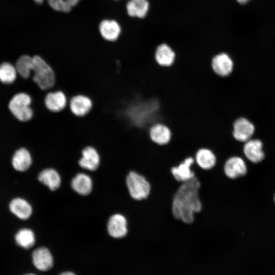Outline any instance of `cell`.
<instances>
[{
	"instance_id": "cell-9",
	"label": "cell",
	"mask_w": 275,
	"mask_h": 275,
	"mask_svg": "<svg viewBox=\"0 0 275 275\" xmlns=\"http://www.w3.org/2000/svg\"><path fill=\"white\" fill-rule=\"evenodd\" d=\"M223 170L228 178L235 179L244 176L247 172V168L242 158L238 156H232L225 161Z\"/></svg>"
},
{
	"instance_id": "cell-13",
	"label": "cell",
	"mask_w": 275,
	"mask_h": 275,
	"mask_svg": "<svg viewBox=\"0 0 275 275\" xmlns=\"http://www.w3.org/2000/svg\"><path fill=\"white\" fill-rule=\"evenodd\" d=\"M81 157L78 161L79 166L91 171L96 170L100 162V155L94 147L86 146L81 151Z\"/></svg>"
},
{
	"instance_id": "cell-8",
	"label": "cell",
	"mask_w": 275,
	"mask_h": 275,
	"mask_svg": "<svg viewBox=\"0 0 275 275\" xmlns=\"http://www.w3.org/2000/svg\"><path fill=\"white\" fill-rule=\"evenodd\" d=\"M195 163L200 169L208 171L214 168L217 162L215 153L206 147L199 148L194 154Z\"/></svg>"
},
{
	"instance_id": "cell-25",
	"label": "cell",
	"mask_w": 275,
	"mask_h": 275,
	"mask_svg": "<svg viewBox=\"0 0 275 275\" xmlns=\"http://www.w3.org/2000/svg\"><path fill=\"white\" fill-rule=\"evenodd\" d=\"M33 58L28 55L21 56L16 63L17 73L23 78H28L32 71Z\"/></svg>"
},
{
	"instance_id": "cell-24",
	"label": "cell",
	"mask_w": 275,
	"mask_h": 275,
	"mask_svg": "<svg viewBox=\"0 0 275 275\" xmlns=\"http://www.w3.org/2000/svg\"><path fill=\"white\" fill-rule=\"evenodd\" d=\"M15 239L16 243L22 248L29 249L35 243V236L32 230L22 229L16 234Z\"/></svg>"
},
{
	"instance_id": "cell-2",
	"label": "cell",
	"mask_w": 275,
	"mask_h": 275,
	"mask_svg": "<svg viewBox=\"0 0 275 275\" xmlns=\"http://www.w3.org/2000/svg\"><path fill=\"white\" fill-rule=\"evenodd\" d=\"M125 181L129 195L133 200L142 201L149 197L152 186L144 175L130 171L126 176Z\"/></svg>"
},
{
	"instance_id": "cell-21",
	"label": "cell",
	"mask_w": 275,
	"mask_h": 275,
	"mask_svg": "<svg viewBox=\"0 0 275 275\" xmlns=\"http://www.w3.org/2000/svg\"><path fill=\"white\" fill-rule=\"evenodd\" d=\"M40 182L48 186L50 190H57L61 185V179L56 170L52 168H47L42 170L38 175Z\"/></svg>"
},
{
	"instance_id": "cell-30",
	"label": "cell",
	"mask_w": 275,
	"mask_h": 275,
	"mask_svg": "<svg viewBox=\"0 0 275 275\" xmlns=\"http://www.w3.org/2000/svg\"><path fill=\"white\" fill-rule=\"evenodd\" d=\"M34 1H35V2H36L38 4H41L44 1V0H34Z\"/></svg>"
},
{
	"instance_id": "cell-7",
	"label": "cell",
	"mask_w": 275,
	"mask_h": 275,
	"mask_svg": "<svg viewBox=\"0 0 275 275\" xmlns=\"http://www.w3.org/2000/svg\"><path fill=\"white\" fill-rule=\"evenodd\" d=\"M211 67L216 75L226 77L232 73L234 64L231 57L226 53L223 52L215 55L212 58Z\"/></svg>"
},
{
	"instance_id": "cell-11",
	"label": "cell",
	"mask_w": 275,
	"mask_h": 275,
	"mask_svg": "<svg viewBox=\"0 0 275 275\" xmlns=\"http://www.w3.org/2000/svg\"><path fill=\"white\" fill-rule=\"evenodd\" d=\"M107 231L115 238H122L128 233L127 221L121 214H115L111 216L107 223Z\"/></svg>"
},
{
	"instance_id": "cell-19",
	"label": "cell",
	"mask_w": 275,
	"mask_h": 275,
	"mask_svg": "<svg viewBox=\"0 0 275 275\" xmlns=\"http://www.w3.org/2000/svg\"><path fill=\"white\" fill-rule=\"evenodd\" d=\"M92 180L90 177L82 173L77 174L71 181V187L79 195L87 196L92 189Z\"/></svg>"
},
{
	"instance_id": "cell-20",
	"label": "cell",
	"mask_w": 275,
	"mask_h": 275,
	"mask_svg": "<svg viewBox=\"0 0 275 275\" xmlns=\"http://www.w3.org/2000/svg\"><path fill=\"white\" fill-rule=\"evenodd\" d=\"M32 159L30 152L24 148H21L14 153L12 164L16 170L23 172L27 170L31 166Z\"/></svg>"
},
{
	"instance_id": "cell-18",
	"label": "cell",
	"mask_w": 275,
	"mask_h": 275,
	"mask_svg": "<svg viewBox=\"0 0 275 275\" xmlns=\"http://www.w3.org/2000/svg\"><path fill=\"white\" fill-rule=\"evenodd\" d=\"M99 28L102 37L109 41L116 40L121 33V27L114 20H102L99 24Z\"/></svg>"
},
{
	"instance_id": "cell-3",
	"label": "cell",
	"mask_w": 275,
	"mask_h": 275,
	"mask_svg": "<svg viewBox=\"0 0 275 275\" xmlns=\"http://www.w3.org/2000/svg\"><path fill=\"white\" fill-rule=\"evenodd\" d=\"M33 58V80L42 90L51 89L55 84L56 78L53 70L50 65L41 57Z\"/></svg>"
},
{
	"instance_id": "cell-14",
	"label": "cell",
	"mask_w": 275,
	"mask_h": 275,
	"mask_svg": "<svg viewBox=\"0 0 275 275\" xmlns=\"http://www.w3.org/2000/svg\"><path fill=\"white\" fill-rule=\"evenodd\" d=\"M44 102L46 108L53 113L63 111L68 102L66 95L60 90L48 93L44 98Z\"/></svg>"
},
{
	"instance_id": "cell-26",
	"label": "cell",
	"mask_w": 275,
	"mask_h": 275,
	"mask_svg": "<svg viewBox=\"0 0 275 275\" xmlns=\"http://www.w3.org/2000/svg\"><path fill=\"white\" fill-rule=\"evenodd\" d=\"M17 70L11 63L5 62L0 65V81L6 84L13 82L16 79Z\"/></svg>"
},
{
	"instance_id": "cell-12",
	"label": "cell",
	"mask_w": 275,
	"mask_h": 275,
	"mask_svg": "<svg viewBox=\"0 0 275 275\" xmlns=\"http://www.w3.org/2000/svg\"><path fill=\"white\" fill-rule=\"evenodd\" d=\"M71 112L75 116L84 117L92 109L93 102L88 96L78 94L73 96L69 102Z\"/></svg>"
},
{
	"instance_id": "cell-1",
	"label": "cell",
	"mask_w": 275,
	"mask_h": 275,
	"mask_svg": "<svg viewBox=\"0 0 275 275\" xmlns=\"http://www.w3.org/2000/svg\"><path fill=\"white\" fill-rule=\"evenodd\" d=\"M201 183L197 176L180 183L174 193L171 205L175 219L190 225L195 222V214L203 209L199 191Z\"/></svg>"
},
{
	"instance_id": "cell-22",
	"label": "cell",
	"mask_w": 275,
	"mask_h": 275,
	"mask_svg": "<svg viewBox=\"0 0 275 275\" xmlns=\"http://www.w3.org/2000/svg\"><path fill=\"white\" fill-rule=\"evenodd\" d=\"M12 213L21 219H27L32 213L31 205L25 200L17 198L12 200L9 205Z\"/></svg>"
},
{
	"instance_id": "cell-15",
	"label": "cell",
	"mask_w": 275,
	"mask_h": 275,
	"mask_svg": "<svg viewBox=\"0 0 275 275\" xmlns=\"http://www.w3.org/2000/svg\"><path fill=\"white\" fill-rule=\"evenodd\" d=\"M33 263L36 268L41 271H47L53 266L52 255L45 247H40L35 250L32 253Z\"/></svg>"
},
{
	"instance_id": "cell-27",
	"label": "cell",
	"mask_w": 275,
	"mask_h": 275,
	"mask_svg": "<svg viewBox=\"0 0 275 275\" xmlns=\"http://www.w3.org/2000/svg\"><path fill=\"white\" fill-rule=\"evenodd\" d=\"M80 0H48V4L53 10L67 13L75 6Z\"/></svg>"
},
{
	"instance_id": "cell-6",
	"label": "cell",
	"mask_w": 275,
	"mask_h": 275,
	"mask_svg": "<svg viewBox=\"0 0 275 275\" xmlns=\"http://www.w3.org/2000/svg\"><path fill=\"white\" fill-rule=\"evenodd\" d=\"M148 134L151 141L158 146H165L171 142L173 132L170 127L162 122H156L148 129Z\"/></svg>"
},
{
	"instance_id": "cell-23",
	"label": "cell",
	"mask_w": 275,
	"mask_h": 275,
	"mask_svg": "<svg viewBox=\"0 0 275 275\" xmlns=\"http://www.w3.org/2000/svg\"><path fill=\"white\" fill-rule=\"evenodd\" d=\"M149 8V4L147 0H129L126 4L127 13L131 17L144 18Z\"/></svg>"
},
{
	"instance_id": "cell-5",
	"label": "cell",
	"mask_w": 275,
	"mask_h": 275,
	"mask_svg": "<svg viewBox=\"0 0 275 275\" xmlns=\"http://www.w3.org/2000/svg\"><path fill=\"white\" fill-rule=\"evenodd\" d=\"M195 164L194 157L188 156L178 164L171 167V173L175 180L179 183L187 181L196 176V172L193 167Z\"/></svg>"
},
{
	"instance_id": "cell-28",
	"label": "cell",
	"mask_w": 275,
	"mask_h": 275,
	"mask_svg": "<svg viewBox=\"0 0 275 275\" xmlns=\"http://www.w3.org/2000/svg\"><path fill=\"white\" fill-rule=\"evenodd\" d=\"M239 3L241 4H244L248 3L250 0H236Z\"/></svg>"
},
{
	"instance_id": "cell-29",
	"label": "cell",
	"mask_w": 275,
	"mask_h": 275,
	"mask_svg": "<svg viewBox=\"0 0 275 275\" xmlns=\"http://www.w3.org/2000/svg\"><path fill=\"white\" fill-rule=\"evenodd\" d=\"M62 274L63 275H64V274H74V273L72 272H63L62 273Z\"/></svg>"
},
{
	"instance_id": "cell-4",
	"label": "cell",
	"mask_w": 275,
	"mask_h": 275,
	"mask_svg": "<svg viewBox=\"0 0 275 275\" xmlns=\"http://www.w3.org/2000/svg\"><path fill=\"white\" fill-rule=\"evenodd\" d=\"M31 96L23 92L15 94L10 100L9 108L12 114L19 121L26 122L33 116V111L30 105Z\"/></svg>"
},
{
	"instance_id": "cell-31",
	"label": "cell",
	"mask_w": 275,
	"mask_h": 275,
	"mask_svg": "<svg viewBox=\"0 0 275 275\" xmlns=\"http://www.w3.org/2000/svg\"><path fill=\"white\" fill-rule=\"evenodd\" d=\"M274 203H275V195H274Z\"/></svg>"
},
{
	"instance_id": "cell-17",
	"label": "cell",
	"mask_w": 275,
	"mask_h": 275,
	"mask_svg": "<svg viewBox=\"0 0 275 275\" xmlns=\"http://www.w3.org/2000/svg\"><path fill=\"white\" fill-rule=\"evenodd\" d=\"M175 53L166 44L157 46L155 52V60L157 64L162 67L172 66L175 61Z\"/></svg>"
},
{
	"instance_id": "cell-10",
	"label": "cell",
	"mask_w": 275,
	"mask_h": 275,
	"mask_svg": "<svg viewBox=\"0 0 275 275\" xmlns=\"http://www.w3.org/2000/svg\"><path fill=\"white\" fill-rule=\"evenodd\" d=\"M255 131L254 124L244 118L236 119L233 124L232 135L239 142H246L253 135Z\"/></svg>"
},
{
	"instance_id": "cell-16",
	"label": "cell",
	"mask_w": 275,
	"mask_h": 275,
	"mask_svg": "<svg viewBox=\"0 0 275 275\" xmlns=\"http://www.w3.org/2000/svg\"><path fill=\"white\" fill-rule=\"evenodd\" d=\"M243 152L246 158L254 163H258L265 157L262 142L257 139L249 140L243 146Z\"/></svg>"
}]
</instances>
